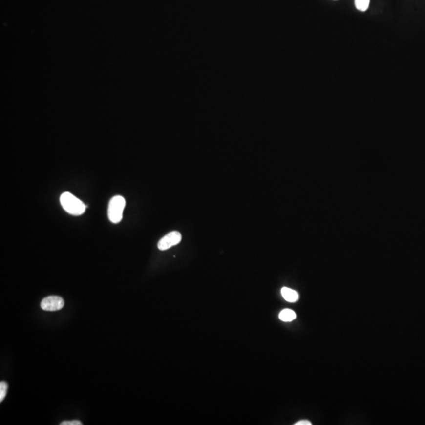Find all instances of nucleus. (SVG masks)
Wrapping results in <instances>:
<instances>
[{"label": "nucleus", "instance_id": "1", "mask_svg": "<svg viewBox=\"0 0 425 425\" xmlns=\"http://www.w3.org/2000/svg\"><path fill=\"white\" fill-rule=\"evenodd\" d=\"M62 207L69 214L80 216L83 214L86 207L82 201L69 192H64L60 197Z\"/></svg>", "mask_w": 425, "mask_h": 425}, {"label": "nucleus", "instance_id": "2", "mask_svg": "<svg viewBox=\"0 0 425 425\" xmlns=\"http://www.w3.org/2000/svg\"><path fill=\"white\" fill-rule=\"evenodd\" d=\"M126 204V199L121 195H116L110 199L108 207V217L109 221L113 224H118L122 221Z\"/></svg>", "mask_w": 425, "mask_h": 425}, {"label": "nucleus", "instance_id": "3", "mask_svg": "<svg viewBox=\"0 0 425 425\" xmlns=\"http://www.w3.org/2000/svg\"><path fill=\"white\" fill-rule=\"evenodd\" d=\"M65 302L63 298L51 296L43 298L41 302V307L45 311H57L63 309Z\"/></svg>", "mask_w": 425, "mask_h": 425}, {"label": "nucleus", "instance_id": "4", "mask_svg": "<svg viewBox=\"0 0 425 425\" xmlns=\"http://www.w3.org/2000/svg\"><path fill=\"white\" fill-rule=\"evenodd\" d=\"M182 239L181 234L179 232L173 231L168 233L159 240L158 243V249L166 251L180 243Z\"/></svg>", "mask_w": 425, "mask_h": 425}, {"label": "nucleus", "instance_id": "5", "mask_svg": "<svg viewBox=\"0 0 425 425\" xmlns=\"http://www.w3.org/2000/svg\"><path fill=\"white\" fill-rule=\"evenodd\" d=\"M281 295L287 302H295L298 299V294L295 290L291 289V288H282Z\"/></svg>", "mask_w": 425, "mask_h": 425}, {"label": "nucleus", "instance_id": "6", "mask_svg": "<svg viewBox=\"0 0 425 425\" xmlns=\"http://www.w3.org/2000/svg\"><path fill=\"white\" fill-rule=\"evenodd\" d=\"M279 318L282 321L291 322L296 318V314L293 310L285 309L279 313Z\"/></svg>", "mask_w": 425, "mask_h": 425}, {"label": "nucleus", "instance_id": "7", "mask_svg": "<svg viewBox=\"0 0 425 425\" xmlns=\"http://www.w3.org/2000/svg\"><path fill=\"white\" fill-rule=\"evenodd\" d=\"M369 2H370V0H354V4H355L356 8L361 12H364L368 10Z\"/></svg>", "mask_w": 425, "mask_h": 425}, {"label": "nucleus", "instance_id": "8", "mask_svg": "<svg viewBox=\"0 0 425 425\" xmlns=\"http://www.w3.org/2000/svg\"><path fill=\"white\" fill-rule=\"evenodd\" d=\"M8 390V384L5 381H2L0 382V402L2 403L6 397V393Z\"/></svg>", "mask_w": 425, "mask_h": 425}, {"label": "nucleus", "instance_id": "9", "mask_svg": "<svg viewBox=\"0 0 425 425\" xmlns=\"http://www.w3.org/2000/svg\"><path fill=\"white\" fill-rule=\"evenodd\" d=\"M61 425H82V423L80 421H63Z\"/></svg>", "mask_w": 425, "mask_h": 425}, {"label": "nucleus", "instance_id": "10", "mask_svg": "<svg viewBox=\"0 0 425 425\" xmlns=\"http://www.w3.org/2000/svg\"><path fill=\"white\" fill-rule=\"evenodd\" d=\"M312 424L310 423V421H298L297 423H296V425H311Z\"/></svg>", "mask_w": 425, "mask_h": 425}, {"label": "nucleus", "instance_id": "11", "mask_svg": "<svg viewBox=\"0 0 425 425\" xmlns=\"http://www.w3.org/2000/svg\"><path fill=\"white\" fill-rule=\"evenodd\" d=\"M335 1H336V0H335Z\"/></svg>", "mask_w": 425, "mask_h": 425}]
</instances>
